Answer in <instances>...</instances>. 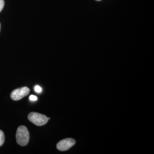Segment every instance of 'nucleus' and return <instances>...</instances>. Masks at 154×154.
<instances>
[{
    "mask_svg": "<svg viewBox=\"0 0 154 154\" xmlns=\"http://www.w3.org/2000/svg\"><path fill=\"white\" fill-rule=\"evenodd\" d=\"M30 136L26 127L21 125L18 127L16 134L17 143L21 146H25L29 142Z\"/></svg>",
    "mask_w": 154,
    "mask_h": 154,
    "instance_id": "1",
    "label": "nucleus"
},
{
    "mask_svg": "<svg viewBox=\"0 0 154 154\" xmlns=\"http://www.w3.org/2000/svg\"><path fill=\"white\" fill-rule=\"evenodd\" d=\"M29 121L37 126H42L47 123L48 117L44 114L36 112H31L28 114Z\"/></svg>",
    "mask_w": 154,
    "mask_h": 154,
    "instance_id": "2",
    "label": "nucleus"
},
{
    "mask_svg": "<svg viewBox=\"0 0 154 154\" xmlns=\"http://www.w3.org/2000/svg\"><path fill=\"white\" fill-rule=\"evenodd\" d=\"M30 92V90L28 87L20 88L12 91L11 97L14 101H18L28 96Z\"/></svg>",
    "mask_w": 154,
    "mask_h": 154,
    "instance_id": "3",
    "label": "nucleus"
},
{
    "mask_svg": "<svg viewBox=\"0 0 154 154\" xmlns=\"http://www.w3.org/2000/svg\"><path fill=\"white\" fill-rule=\"evenodd\" d=\"M75 143V140L73 139L70 138L65 139L58 143L57 148L61 151H65L74 146Z\"/></svg>",
    "mask_w": 154,
    "mask_h": 154,
    "instance_id": "4",
    "label": "nucleus"
},
{
    "mask_svg": "<svg viewBox=\"0 0 154 154\" xmlns=\"http://www.w3.org/2000/svg\"><path fill=\"white\" fill-rule=\"evenodd\" d=\"M5 140V134L2 131L0 130V147L2 146L4 143Z\"/></svg>",
    "mask_w": 154,
    "mask_h": 154,
    "instance_id": "5",
    "label": "nucleus"
},
{
    "mask_svg": "<svg viewBox=\"0 0 154 154\" xmlns=\"http://www.w3.org/2000/svg\"><path fill=\"white\" fill-rule=\"evenodd\" d=\"M35 91H36V93H40L42 92V89L41 87H39V86L36 85L35 86Z\"/></svg>",
    "mask_w": 154,
    "mask_h": 154,
    "instance_id": "6",
    "label": "nucleus"
},
{
    "mask_svg": "<svg viewBox=\"0 0 154 154\" xmlns=\"http://www.w3.org/2000/svg\"><path fill=\"white\" fill-rule=\"evenodd\" d=\"M5 5V2L4 0H0V12L2 11Z\"/></svg>",
    "mask_w": 154,
    "mask_h": 154,
    "instance_id": "7",
    "label": "nucleus"
},
{
    "mask_svg": "<svg viewBox=\"0 0 154 154\" xmlns=\"http://www.w3.org/2000/svg\"><path fill=\"white\" fill-rule=\"evenodd\" d=\"M30 100L32 101H36L37 100V97L34 95H30L29 97Z\"/></svg>",
    "mask_w": 154,
    "mask_h": 154,
    "instance_id": "8",
    "label": "nucleus"
},
{
    "mask_svg": "<svg viewBox=\"0 0 154 154\" xmlns=\"http://www.w3.org/2000/svg\"><path fill=\"white\" fill-rule=\"evenodd\" d=\"M48 120H50V118H48Z\"/></svg>",
    "mask_w": 154,
    "mask_h": 154,
    "instance_id": "9",
    "label": "nucleus"
},
{
    "mask_svg": "<svg viewBox=\"0 0 154 154\" xmlns=\"http://www.w3.org/2000/svg\"><path fill=\"white\" fill-rule=\"evenodd\" d=\"M0 30H1V24H0Z\"/></svg>",
    "mask_w": 154,
    "mask_h": 154,
    "instance_id": "10",
    "label": "nucleus"
},
{
    "mask_svg": "<svg viewBox=\"0 0 154 154\" xmlns=\"http://www.w3.org/2000/svg\"><path fill=\"white\" fill-rule=\"evenodd\" d=\"M96 1H101V0H96Z\"/></svg>",
    "mask_w": 154,
    "mask_h": 154,
    "instance_id": "11",
    "label": "nucleus"
}]
</instances>
